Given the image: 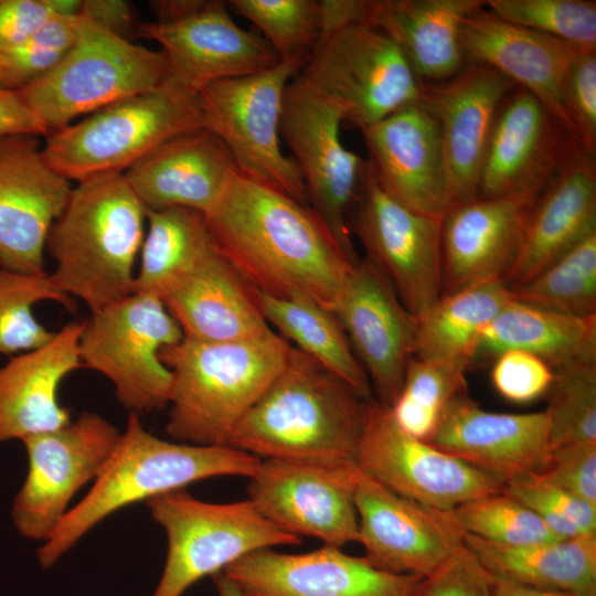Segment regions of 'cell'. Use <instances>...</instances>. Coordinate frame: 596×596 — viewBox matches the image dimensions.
Returning <instances> with one entry per match:
<instances>
[{
    "label": "cell",
    "instance_id": "91938a15",
    "mask_svg": "<svg viewBox=\"0 0 596 596\" xmlns=\"http://www.w3.org/2000/svg\"><path fill=\"white\" fill-rule=\"evenodd\" d=\"M6 68H7L6 60L2 56V54H0V87L1 88H3L2 84H3V79H4Z\"/></svg>",
    "mask_w": 596,
    "mask_h": 596
},
{
    "label": "cell",
    "instance_id": "3957f363",
    "mask_svg": "<svg viewBox=\"0 0 596 596\" xmlns=\"http://www.w3.org/2000/svg\"><path fill=\"white\" fill-rule=\"evenodd\" d=\"M146 221L147 210L124 172L78 181L46 240L56 287L91 312L130 295Z\"/></svg>",
    "mask_w": 596,
    "mask_h": 596
},
{
    "label": "cell",
    "instance_id": "ba28073f",
    "mask_svg": "<svg viewBox=\"0 0 596 596\" xmlns=\"http://www.w3.org/2000/svg\"><path fill=\"white\" fill-rule=\"evenodd\" d=\"M147 505L168 541L164 567L152 596H182L198 581L249 553L301 543V538L266 520L248 499L213 503L180 489L157 496Z\"/></svg>",
    "mask_w": 596,
    "mask_h": 596
},
{
    "label": "cell",
    "instance_id": "e0dca14e",
    "mask_svg": "<svg viewBox=\"0 0 596 596\" xmlns=\"http://www.w3.org/2000/svg\"><path fill=\"white\" fill-rule=\"evenodd\" d=\"M583 152L578 140L535 96L515 86L497 114L477 198L533 203Z\"/></svg>",
    "mask_w": 596,
    "mask_h": 596
},
{
    "label": "cell",
    "instance_id": "484cf974",
    "mask_svg": "<svg viewBox=\"0 0 596 596\" xmlns=\"http://www.w3.org/2000/svg\"><path fill=\"white\" fill-rule=\"evenodd\" d=\"M533 203L476 198L450 206L440 220L441 295L504 281L521 253Z\"/></svg>",
    "mask_w": 596,
    "mask_h": 596
},
{
    "label": "cell",
    "instance_id": "681fc988",
    "mask_svg": "<svg viewBox=\"0 0 596 596\" xmlns=\"http://www.w3.org/2000/svg\"><path fill=\"white\" fill-rule=\"evenodd\" d=\"M565 99L585 153H596V52L576 49L571 57Z\"/></svg>",
    "mask_w": 596,
    "mask_h": 596
},
{
    "label": "cell",
    "instance_id": "ab89813d",
    "mask_svg": "<svg viewBox=\"0 0 596 596\" xmlns=\"http://www.w3.org/2000/svg\"><path fill=\"white\" fill-rule=\"evenodd\" d=\"M52 300L73 310L74 298L61 291L50 273L25 274L0 267V355H17L46 343L54 334L34 316V306Z\"/></svg>",
    "mask_w": 596,
    "mask_h": 596
},
{
    "label": "cell",
    "instance_id": "60d3db41",
    "mask_svg": "<svg viewBox=\"0 0 596 596\" xmlns=\"http://www.w3.org/2000/svg\"><path fill=\"white\" fill-rule=\"evenodd\" d=\"M227 7L252 22L280 61H307L319 41V1L231 0Z\"/></svg>",
    "mask_w": 596,
    "mask_h": 596
},
{
    "label": "cell",
    "instance_id": "8d00e7d4",
    "mask_svg": "<svg viewBox=\"0 0 596 596\" xmlns=\"http://www.w3.org/2000/svg\"><path fill=\"white\" fill-rule=\"evenodd\" d=\"M256 292L265 319L281 337L295 342V348L344 381L363 400H372L369 377L332 311L304 298Z\"/></svg>",
    "mask_w": 596,
    "mask_h": 596
},
{
    "label": "cell",
    "instance_id": "836d02e7",
    "mask_svg": "<svg viewBox=\"0 0 596 596\" xmlns=\"http://www.w3.org/2000/svg\"><path fill=\"white\" fill-rule=\"evenodd\" d=\"M461 538L493 577L596 596V534L526 546L496 544L462 532Z\"/></svg>",
    "mask_w": 596,
    "mask_h": 596
},
{
    "label": "cell",
    "instance_id": "83f0119b",
    "mask_svg": "<svg viewBox=\"0 0 596 596\" xmlns=\"http://www.w3.org/2000/svg\"><path fill=\"white\" fill-rule=\"evenodd\" d=\"M236 170L222 139L200 128L164 141L124 174L146 210L185 207L205 214Z\"/></svg>",
    "mask_w": 596,
    "mask_h": 596
},
{
    "label": "cell",
    "instance_id": "52a82bcc",
    "mask_svg": "<svg viewBox=\"0 0 596 596\" xmlns=\"http://www.w3.org/2000/svg\"><path fill=\"white\" fill-rule=\"evenodd\" d=\"M171 77L160 51L132 43L79 14L66 56L49 73L17 89L47 131L127 97L155 89Z\"/></svg>",
    "mask_w": 596,
    "mask_h": 596
},
{
    "label": "cell",
    "instance_id": "db71d44e",
    "mask_svg": "<svg viewBox=\"0 0 596 596\" xmlns=\"http://www.w3.org/2000/svg\"><path fill=\"white\" fill-rule=\"evenodd\" d=\"M81 14L126 40L136 34L139 23L131 4L123 0H84Z\"/></svg>",
    "mask_w": 596,
    "mask_h": 596
},
{
    "label": "cell",
    "instance_id": "b9f144b4",
    "mask_svg": "<svg viewBox=\"0 0 596 596\" xmlns=\"http://www.w3.org/2000/svg\"><path fill=\"white\" fill-rule=\"evenodd\" d=\"M450 514L462 533L496 544L526 546L561 539L533 510L503 490L466 501Z\"/></svg>",
    "mask_w": 596,
    "mask_h": 596
},
{
    "label": "cell",
    "instance_id": "f35d334b",
    "mask_svg": "<svg viewBox=\"0 0 596 596\" xmlns=\"http://www.w3.org/2000/svg\"><path fill=\"white\" fill-rule=\"evenodd\" d=\"M511 290L525 304L581 317L596 315V233Z\"/></svg>",
    "mask_w": 596,
    "mask_h": 596
},
{
    "label": "cell",
    "instance_id": "5bb4252c",
    "mask_svg": "<svg viewBox=\"0 0 596 596\" xmlns=\"http://www.w3.org/2000/svg\"><path fill=\"white\" fill-rule=\"evenodd\" d=\"M119 436L103 416L84 412L61 428L22 440L28 472L12 504L18 531L30 540H49L75 493L95 480Z\"/></svg>",
    "mask_w": 596,
    "mask_h": 596
},
{
    "label": "cell",
    "instance_id": "d6a6232c",
    "mask_svg": "<svg viewBox=\"0 0 596 596\" xmlns=\"http://www.w3.org/2000/svg\"><path fill=\"white\" fill-rule=\"evenodd\" d=\"M507 350L535 354L554 371L596 363V315L574 316L513 298L482 329L476 358Z\"/></svg>",
    "mask_w": 596,
    "mask_h": 596
},
{
    "label": "cell",
    "instance_id": "9a60e30c",
    "mask_svg": "<svg viewBox=\"0 0 596 596\" xmlns=\"http://www.w3.org/2000/svg\"><path fill=\"white\" fill-rule=\"evenodd\" d=\"M360 471L392 492L426 507L451 511L504 485L426 440L404 432L389 407L368 405L358 454Z\"/></svg>",
    "mask_w": 596,
    "mask_h": 596
},
{
    "label": "cell",
    "instance_id": "44dd1931",
    "mask_svg": "<svg viewBox=\"0 0 596 596\" xmlns=\"http://www.w3.org/2000/svg\"><path fill=\"white\" fill-rule=\"evenodd\" d=\"M333 313L382 405L396 398L413 358L415 318L385 276L360 258Z\"/></svg>",
    "mask_w": 596,
    "mask_h": 596
},
{
    "label": "cell",
    "instance_id": "4316f807",
    "mask_svg": "<svg viewBox=\"0 0 596 596\" xmlns=\"http://www.w3.org/2000/svg\"><path fill=\"white\" fill-rule=\"evenodd\" d=\"M460 45L466 63L488 65L531 93L578 140L565 99L567 67L578 47L509 23L485 6L464 20Z\"/></svg>",
    "mask_w": 596,
    "mask_h": 596
},
{
    "label": "cell",
    "instance_id": "4fadbf2b",
    "mask_svg": "<svg viewBox=\"0 0 596 596\" xmlns=\"http://www.w3.org/2000/svg\"><path fill=\"white\" fill-rule=\"evenodd\" d=\"M353 232L368 258L417 318L441 297L440 220L416 212L386 193L365 160Z\"/></svg>",
    "mask_w": 596,
    "mask_h": 596
},
{
    "label": "cell",
    "instance_id": "f546056e",
    "mask_svg": "<svg viewBox=\"0 0 596 596\" xmlns=\"http://www.w3.org/2000/svg\"><path fill=\"white\" fill-rule=\"evenodd\" d=\"M82 329L83 321L70 322L43 345L13 355L0 366V443L24 440L72 421L58 401V387L82 366Z\"/></svg>",
    "mask_w": 596,
    "mask_h": 596
},
{
    "label": "cell",
    "instance_id": "d4e9b609",
    "mask_svg": "<svg viewBox=\"0 0 596 596\" xmlns=\"http://www.w3.org/2000/svg\"><path fill=\"white\" fill-rule=\"evenodd\" d=\"M427 441L503 485L542 472L551 454L546 411L489 412L468 393L448 406Z\"/></svg>",
    "mask_w": 596,
    "mask_h": 596
},
{
    "label": "cell",
    "instance_id": "9c48e42d",
    "mask_svg": "<svg viewBox=\"0 0 596 596\" xmlns=\"http://www.w3.org/2000/svg\"><path fill=\"white\" fill-rule=\"evenodd\" d=\"M182 339L159 296L131 292L83 321L79 359L82 366L113 383L124 407L136 414L152 412L168 405L172 382L160 353Z\"/></svg>",
    "mask_w": 596,
    "mask_h": 596
},
{
    "label": "cell",
    "instance_id": "9f6ffc18",
    "mask_svg": "<svg viewBox=\"0 0 596 596\" xmlns=\"http://www.w3.org/2000/svg\"><path fill=\"white\" fill-rule=\"evenodd\" d=\"M209 0H156L150 7L157 18L156 22L171 23L187 19L201 11Z\"/></svg>",
    "mask_w": 596,
    "mask_h": 596
},
{
    "label": "cell",
    "instance_id": "603a6c76",
    "mask_svg": "<svg viewBox=\"0 0 596 596\" xmlns=\"http://www.w3.org/2000/svg\"><path fill=\"white\" fill-rule=\"evenodd\" d=\"M227 8L225 1L209 0L201 11L180 21L139 22L136 35L159 43L171 76L198 93L211 83L279 63L263 36L236 24Z\"/></svg>",
    "mask_w": 596,
    "mask_h": 596
},
{
    "label": "cell",
    "instance_id": "cb8c5ba5",
    "mask_svg": "<svg viewBox=\"0 0 596 596\" xmlns=\"http://www.w3.org/2000/svg\"><path fill=\"white\" fill-rule=\"evenodd\" d=\"M361 132L382 189L407 207L441 220L450 203L440 134L422 98Z\"/></svg>",
    "mask_w": 596,
    "mask_h": 596
},
{
    "label": "cell",
    "instance_id": "816d5d0a",
    "mask_svg": "<svg viewBox=\"0 0 596 596\" xmlns=\"http://www.w3.org/2000/svg\"><path fill=\"white\" fill-rule=\"evenodd\" d=\"M68 0H0V54L13 50L57 15L67 17Z\"/></svg>",
    "mask_w": 596,
    "mask_h": 596
},
{
    "label": "cell",
    "instance_id": "7c38bea8",
    "mask_svg": "<svg viewBox=\"0 0 596 596\" xmlns=\"http://www.w3.org/2000/svg\"><path fill=\"white\" fill-rule=\"evenodd\" d=\"M341 109L298 75L285 91L279 132L304 179L308 204L327 225L348 258L360 259L347 212L354 201L365 160L340 138Z\"/></svg>",
    "mask_w": 596,
    "mask_h": 596
},
{
    "label": "cell",
    "instance_id": "d590c367",
    "mask_svg": "<svg viewBox=\"0 0 596 596\" xmlns=\"http://www.w3.org/2000/svg\"><path fill=\"white\" fill-rule=\"evenodd\" d=\"M216 248L203 213L185 207L147 210L132 292L160 296Z\"/></svg>",
    "mask_w": 596,
    "mask_h": 596
},
{
    "label": "cell",
    "instance_id": "ffe728a7",
    "mask_svg": "<svg viewBox=\"0 0 596 596\" xmlns=\"http://www.w3.org/2000/svg\"><path fill=\"white\" fill-rule=\"evenodd\" d=\"M515 85L497 70L467 65L438 83H423L421 98L435 116L450 206L473 200L497 114Z\"/></svg>",
    "mask_w": 596,
    "mask_h": 596
},
{
    "label": "cell",
    "instance_id": "6f0895ef",
    "mask_svg": "<svg viewBox=\"0 0 596 596\" xmlns=\"http://www.w3.org/2000/svg\"><path fill=\"white\" fill-rule=\"evenodd\" d=\"M491 577L493 596H582L572 592L540 588L504 578Z\"/></svg>",
    "mask_w": 596,
    "mask_h": 596
},
{
    "label": "cell",
    "instance_id": "4dcf8cb0",
    "mask_svg": "<svg viewBox=\"0 0 596 596\" xmlns=\"http://www.w3.org/2000/svg\"><path fill=\"white\" fill-rule=\"evenodd\" d=\"M596 233V158L581 153L532 205L519 258L504 279L510 289L530 280Z\"/></svg>",
    "mask_w": 596,
    "mask_h": 596
},
{
    "label": "cell",
    "instance_id": "ac0fdd59",
    "mask_svg": "<svg viewBox=\"0 0 596 596\" xmlns=\"http://www.w3.org/2000/svg\"><path fill=\"white\" fill-rule=\"evenodd\" d=\"M36 137H0V267L25 274L45 272L46 240L73 189Z\"/></svg>",
    "mask_w": 596,
    "mask_h": 596
},
{
    "label": "cell",
    "instance_id": "5b68a950",
    "mask_svg": "<svg viewBox=\"0 0 596 596\" xmlns=\"http://www.w3.org/2000/svg\"><path fill=\"white\" fill-rule=\"evenodd\" d=\"M291 344L273 330L232 342L182 339L164 348L172 373L167 434L175 441L228 446L252 406L284 368Z\"/></svg>",
    "mask_w": 596,
    "mask_h": 596
},
{
    "label": "cell",
    "instance_id": "8992f818",
    "mask_svg": "<svg viewBox=\"0 0 596 596\" xmlns=\"http://www.w3.org/2000/svg\"><path fill=\"white\" fill-rule=\"evenodd\" d=\"M205 128L198 92L172 76L53 131L42 148L47 163L76 182L105 172H125L170 138Z\"/></svg>",
    "mask_w": 596,
    "mask_h": 596
},
{
    "label": "cell",
    "instance_id": "1f68e13d",
    "mask_svg": "<svg viewBox=\"0 0 596 596\" xmlns=\"http://www.w3.org/2000/svg\"><path fill=\"white\" fill-rule=\"evenodd\" d=\"M485 0H371L368 22L401 49L422 83L451 78L466 65L464 20Z\"/></svg>",
    "mask_w": 596,
    "mask_h": 596
},
{
    "label": "cell",
    "instance_id": "7a4b0ae2",
    "mask_svg": "<svg viewBox=\"0 0 596 596\" xmlns=\"http://www.w3.org/2000/svg\"><path fill=\"white\" fill-rule=\"evenodd\" d=\"M369 402L291 345L284 368L238 423L228 446L260 459L358 466Z\"/></svg>",
    "mask_w": 596,
    "mask_h": 596
},
{
    "label": "cell",
    "instance_id": "7402d4cb",
    "mask_svg": "<svg viewBox=\"0 0 596 596\" xmlns=\"http://www.w3.org/2000/svg\"><path fill=\"white\" fill-rule=\"evenodd\" d=\"M354 504L358 542L365 557L384 571L425 577L462 543L450 511L398 496L362 472Z\"/></svg>",
    "mask_w": 596,
    "mask_h": 596
},
{
    "label": "cell",
    "instance_id": "7dc6e473",
    "mask_svg": "<svg viewBox=\"0 0 596 596\" xmlns=\"http://www.w3.org/2000/svg\"><path fill=\"white\" fill-rule=\"evenodd\" d=\"M493 359L491 382L503 398L525 404L546 395L555 372L544 360L521 350H507Z\"/></svg>",
    "mask_w": 596,
    "mask_h": 596
},
{
    "label": "cell",
    "instance_id": "8fae6325",
    "mask_svg": "<svg viewBox=\"0 0 596 596\" xmlns=\"http://www.w3.org/2000/svg\"><path fill=\"white\" fill-rule=\"evenodd\" d=\"M305 63L280 61L255 74L211 83L199 95L205 128L222 139L237 170L309 205L298 166L279 143L285 91Z\"/></svg>",
    "mask_w": 596,
    "mask_h": 596
},
{
    "label": "cell",
    "instance_id": "f6af8a7d",
    "mask_svg": "<svg viewBox=\"0 0 596 596\" xmlns=\"http://www.w3.org/2000/svg\"><path fill=\"white\" fill-rule=\"evenodd\" d=\"M503 491L533 510L561 539L596 534V505L536 475L507 483Z\"/></svg>",
    "mask_w": 596,
    "mask_h": 596
},
{
    "label": "cell",
    "instance_id": "f1b7e54d",
    "mask_svg": "<svg viewBox=\"0 0 596 596\" xmlns=\"http://www.w3.org/2000/svg\"><path fill=\"white\" fill-rule=\"evenodd\" d=\"M159 297L188 340L232 342L272 331L256 290L219 247Z\"/></svg>",
    "mask_w": 596,
    "mask_h": 596
},
{
    "label": "cell",
    "instance_id": "d6986e66",
    "mask_svg": "<svg viewBox=\"0 0 596 596\" xmlns=\"http://www.w3.org/2000/svg\"><path fill=\"white\" fill-rule=\"evenodd\" d=\"M222 573L249 596H413L422 576L384 571L341 547L249 553Z\"/></svg>",
    "mask_w": 596,
    "mask_h": 596
},
{
    "label": "cell",
    "instance_id": "6da1fadb",
    "mask_svg": "<svg viewBox=\"0 0 596 596\" xmlns=\"http://www.w3.org/2000/svg\"><path fill=\"white\" fill-rule=\"evenodd\" d=\"M204 217L220 252L256 291L333 312L355 264L309 205L236 170Z\"/></svg>",
    "mask_w": 596,
    "mask_h": 596
},
{
    "label": "cell",
    "instance_id": "f907efd6",
    "mask_svg": "<svg viewBox=\"0 0 596 596\" xmlns=\"http://www.w3.org/2000/svg\"><path fill=\"white\" fill-rule=\"evenodd\" d=\"M536 476L596 505V441L552 449L546 467Z\"/></svg>",
    "mask_w": 596,
    "mask_h": 596
},
{
    "label": "cell",
    "instance_id": "f5cc1de1",
    "mask_svg": "<svg viewBox=\"0 0 596 596\" xmlns=\"http://www.w3.org/2000/svg\"><path fill=\"white\" fill-rule=\"evenodd\" d=\"M44 124L28 108L17 91L0 87V137L47 135Z\"/></svg>",
    "mask_w": 596,
    "mask_h": 596
},
{
    "label": "cell",
    "instance_id": "e575fe53",
    "mask_svg": "<svg viewBox=\"0 0 596 596\" xmlns=\"http://www.w3.org/2000/svg\"><path fill=\"white\" fill-rule=\"evenodd\" d=\"M513 299L503 280H490L441 295L415 318L413 356L469 366L482 329Z\"/></svg>",
    "mask_w": 596,
    "mask_h": 596
},
{
    "label": "cell",
    "instance_id": "74e56055",
    "mask_svg": "<svg viewBox=\"0 0 596 596\" xmlns=\"http://www.w3.org/2000/svg\"><path fill=\"white\" fill-rule=\"evenodd\" d=\"M467 366L412 358L402 387L389 407L407 434L428 440L448 406L467 392Z\"/></svg>",
    "mask_w": 596,
    "mask_h": 596
},
{
    "label": "cell",
    "instance_id": "277c9868",
    "mask_svg": "<svg viewBox=\"0 0 596 596\" xmlns=\"http://www.w3.org/2000/svg\"><path fill=\"white\" fill-rule=\"evenodd\" d=\"M260 458L231 446H199L166 440L149 433L130 413L125 429L92 488L68 510L38 550L42 567L53 566L89 530L116 511L215 477H247Z\"/></svg>",
    "mask_w": 596,
    "mask_h": 596
},
{
    "label": "cell",
    "instance_id": "ee69618b",
    "mask_svg": "<svg viewBox=\"0 0 596 596\" xmlns=\"http://www.w3.org/2000/svg\"><path fill=\"white\" fill-rule=\"evenodd\" d=\"M498 18L596 52L595 0H485Z\"/></svg>",
    "mask_w": 596,
    "mask_h": 596
},
{
    "label": "cell",
    "instance_id": "bcb514c9",
    "mask_svg": "<svg viewBox=\"0 0 596 596\" xmlns=\"http://www.w3.org/2000/svg\"><path fill=\"white\" fill-rule=\"evenodd\" d=\"M78 17L57 15L23 44L2 53L7 63L2 87L17 91L53 70L75 43Z\"/></svg>",
    "mask_w": 596,
    "mask_h": 596
},
{
    "label": "cell",
    "instance_id": "680465c9",
    "mask_svg": "<svg viewBox=\"0 0 596 596\" xmlns=\"http://www.w3.org/2000/svg\"><path fill=\"white\" fill-rule=\"evenodd\" d=\"M219 596H249L228 579L222 572L213 575Z\"/></svg>",
    "mask_w": 596,
    "mask_h": 596
},
{
    "label": "cell",
    "instance_id": "c3c4849f",
    "mask_svg": "<svg viewBox=\"0 0 596 596\" xmlns=\"http://www.w3.org/2000/svg\"><path fill=\"white\" fill-rule=\"evenodd\" d=\"M413 596H493L492 577L462 542L437 568L422 578Z\"/></svg>",
    "mask_w": 596,
    "mask_h": 596
},
{
    "label": "cell",
    "instance_id": "30bf717a",
    "mask_svg": "<svg viewBox=\"0 0 596 596\" xmlns=\"http://www.w3.org/2000/svg\"><path fill=\"white\" fill-rule=\"evenodd\" d=\"M298 77L360 130L418 100L423 86L397 44L369 22L320 41Z\"/></svg>",
    "mask_w": 596,
    "mask_h": 596
},
{
    "label": "cell",
    "instance_id": "7bdbcfd3",
    "mask_svg": "<svg viewBox=\"0 0 596 596\" xmlns=\"http://www.w3.org/2000/svg\"><path fill=\"white\" fill-rule=\"evenodd\" d=\"M554 372L545 409L551 450L596 441V363L572 364Z\"/></svg>",
    "mask_w": 596,
    "mask_h": 596
},
{
    "label": "cell",
    "instance_id": "2e32d148",
    "mask_svg": "<svg viewBox=\"0 0 596 596\" xmlns=\"http://www.w3.org/2000/svg\"><path fill=\"white\" fill-rule=\"evenodd\" d=\"M360 476L358 466L262 459L249 478L248 500L278 529L342 547L359 541Z\"/></svg>",
    "mask_w": 596,
    "mask_h": 596
},
{
    "label": "cell",
    "instance_id": "11a10c76",
    "mask_svg": "<svg viewBox=\"0 0 596 596\" xmlns=\"http://www.w3.org/2000/svg\"><path fill=\"white\" fill-rule=\"evenodd\" d=\"M319 6L318 43L348 25L368 22L371 0H321Z\"/></svg>",
    "mask_w": 596,
    "mask_h": 596
}]
</instances>
